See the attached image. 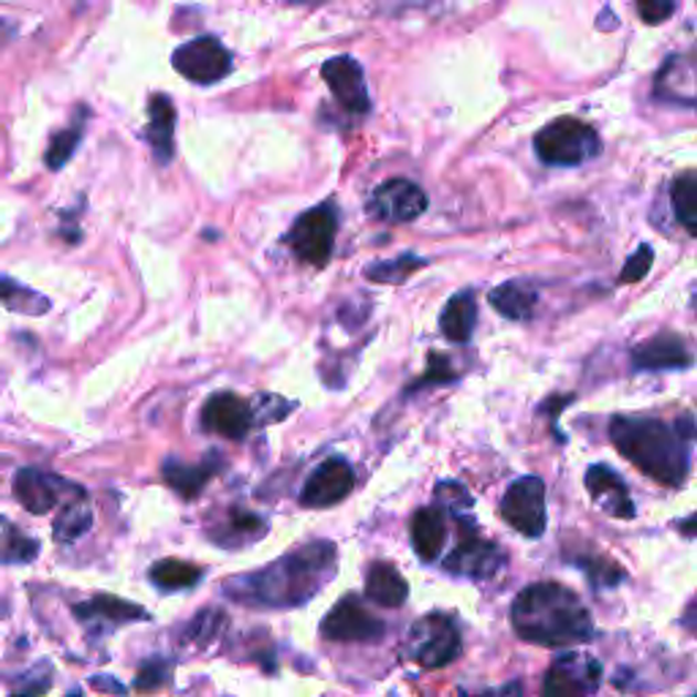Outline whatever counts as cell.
<instances>
[{
  "label": "cell",
  "mask_w": 697,
  "mask_h": 697,
  "mask_svg": "<svg viewBox=\"0 0 697 697\" xmlns=\"http://www.w3.org/2000/svg\"><path fill=\"white\" fill-rule=\"evenodd\" d=\"M336 232H338V213L332 202L316 204L306 210L300 219L292 224L286 243H289L292 254L310 267H325L330 262L332 249H336Z\"/></svg>",
  "instance_id": "obj_5"
},
{
  "label": "cell",
  "mask_w": 697,
  "mask_h": 697,
  "mask_svg": "<svg viewBox=\"0 0 697 697\" xmlns=\"http://www.w3.org/2000/svg\"><path fill=\"white\" fill-rule=\"evenodd\" d=\"M85 113L80 115V120H74L72 126L63 128V131H57L55 137L50 139V148H46V167L50 169H63L68 163V158H72L74 154H77V145L82 139V131H85Z\"/></svg>",
  "instance_id": "obj_31"
},
{
  "label": "cell",
  "mask_w": 697,
  "mask_h": 697,
  "mask_svg": "<svg viewBox=\"0 0 697 697\" xmlns=\"http://www.w3.org/2000/svg\"><path fill=\"white\" fill-rule=\"evenodd\" d=\"M172 66L180 77L197 85H213L232 72V55L215 36H199L175 50Z\"/></svg>",
  "instance_id": "obj_8"
},
{
  "label": "cell",
  "mask_w": 697,
  "mask_h": 697,
  "mask_svg": "<svg viewBox=\"0 0 697 697\" xmlns=\"http://www.w3.org/2000/svg\"><path fill=\"white\" fill-rule=\"evenodd\" d=\"M676 11V6L673 3H657V0H643V3H637V14L643 17V22H648V25H659V22H665L667 17Z\"/></svg>",
  "instance_id": "obj_39"
},
{
  "label": "cell",
  "mask_w": 697,
  "mask_h": 697,
  "mask_svg": "<svg viewBox=\"0 0 697 697\" xmlns=\"http://www.w3.org/2000/svg\"><path fill=\"white\" fill-rule=\"evenodd\" d=\"M427 210V197L418 183L403 178H392L373 189L371 202H368V213L388 224H409V221L420 219Z\"/></svg>",
  "instance_id": "obj_9"
},
{
  "label": "cell",
  "mask_w": 697,
  "mask_h": 697,
  "mask_svg": "<svg viewBox=\"0 0 697 697\" xmlns=\"http://www.w3.org/2000/svg\"><path fill=\"white\" fill-rule=\"evenodd\" d=\"M150 581L161 591H183L202 581V570L189 561L163 559L150 567Z\"/></svg>",
  "instance_id": "obj_26"
},
{
  "label": "cell",
  "mask_w": 697,
  "mask_h": 697,
  "mask_svg": "<svg viewBox=\"0 0 697 697\" xmlns=\"http://www.w3.org/2000/svg\"><path fill=\"white\" fill-rule=\"evenodd\" d=\"M583 570L589 572L591 581H594L596 585H616L624 581V570H621L616 561L591 559V561H583Z\"/></svg>",
  "instance_id": "obj_37"
},
{
  "label": "cell",
  "mask_w": 697,
  "mask_h": 697,
  "mask_svg": "<svg viewBox=\"0 0 697 697\" xmlns=\"http://www.w3.org/2000/svg\"><path fill=\"white\" fill-rule=\"evenodd\" d=\"M436 501L442 504V507H447L453 515L464 513V509L472 507V496H468V490L458 483L436 485Z\"/></svg>",
  "instance_id": "obj_35"
},
{
  "label": "cell",
  "mask_w": 697,
  "mask_h": 697,
  "mask_svg": "<svg viewBox=\"0 0 697 697\" xmlns=\"http://www.w3.org/2000/svg\"><path fill=\"white\" fill-rule=\"evenodd\" d=\"M548 490L537 477H520L507 488L501 499V518L524 537H542L548 526Z\"/></svg>",
  "instance_id": "obj_7"
},
{
  "label": "cell",
  "mask_w": 697,
  "mask_h": 697,
  "mask_svg": "<svg viewBox=\"0 0 697 697\" xmlns=\"http://www.w3.org/2000/svg\"><path fill=\"white\" fill-rule=\"evenodd\" d=\"M477 697H524V684L513 682V684H507V687L490 689V693H483V695H477Z\"/></svg>",
  "instance_id": "obj_41"
},
{
  "label": "cell",
  "mask_w": 697,
  "mask_h": 697,
  "mask_svg": "<svg viewBox=\"0 0 697 697\" xmlns=\"http://www.w3.org/2000/svg\"><path fill=\"white\" fill-rule=\"evenodd\" d=\"M366 594L368 600H373L382 608H401L409 596V585L395 567L377 561V564H371V570H368Z\"/></svg>",
  "instance_id": "obj_21"
},
{
  "label": "cell",
  "mask_w": 697,
  "mask_h": 697,
  "mask_svg": "<svg viewBox=\"0 0 697 697\" xmlns=\"http://www.w3.org/2000/svg\"><path fill=\"white\" fill-rule=\"evenodd\" d=\"M338 570L332 542H308L262 570L224 583V594L254 608H297L314 600Z\"/></svg>",
  "instance_id": "obj_1"
},
{
  "label": "cell",
  "mask_w": 697,
  "mask_h": 697,
  "mask_svg": "<svg viewBox=\"0 0 697 697\" xmlns=\"http://www.w3.org/2000/svg\"><path fill=\"white\" fill-rule=\"evenodd\" d=\"M91 526H93L91 504H87L85 499H80V501L74 499V501L63 504V509L55 518V529H52V535H55L57 542H74V540H80L82 535H87Z\"/></svg>",
  "instance_id": "obj_29"
},
{
  "label": "cell",
  "mask_w": 697,
  "mask_h": 697,
  "mask_svg": "<svg viewBox=\"0 0 697 697\" xmlns=\"http://www.w3.org/2000/svg\"><path fill=\"white\" fill-rule=\"evenodd\" d=\"M509 619L518 637L548 648L585 643L594 635L589 608L575 591L561 583H535L520 591Z\"/></svg>",
  "instance_id": "obj_2"
},
{
  "label": "cell",
  "mask_w": 697,
  "mask_h": 697,
  "mask_svg": "<svg viewBox=\"0 0 697 697\" xmlns=\"http://www.w3.org/2000/svg\"><path fill=\"white\" fill-rule=\"evenodd\" d=\"M602 678L600 662L589 654H567L550 665L545 676V697H583L596 693Z\"/></svg>",
  "instance_id": "obj_10"
},
{
  "label": "cell",
  "mask_w": 697,
  "mask_h": 697,
  "mask_svg": "<svg viewBox=\"0 0 697 697\" xmlns=\"http://www.w3.org/2000/svg\"><path fill=\"white\" fill-rule=\"evenodd\" d=\"M63 490H80L77 485L66 483L55 474L39 472V468H22L14 479V494L22 507L33 515H44L61 501Z\"/></svg>",
  "instance_id": "obj_17"
},
{
  "label": "cell",
  "mask_w": 697,
  "mask_h": 697,
  "mask_svg": "<svg viewBox=\"0 0 697 697\" xmlns=\"http://www.w3.org/2000/svg\"><path fill=\"white\" fill-rule=\"evenodd\" d=\"M321 635L338 643H371L384 635V624L373 613H368L355 596H347L321 621Z\"/></svg>",
  "instance_id": "obj_11"
},
{
  "label": "cell",
  "mask_w": 697,
  "mask_h": 697,
  "mask_svg": "<svg viewBox=\"0 0 697 697\" xmlns=\"http://www.w3.org/2000/svg\"><path fill=\"white\" fill-rule=\"evenodd\" d=\"M447 542V524L444 513L436 507H423L412 518V545L423 561H436Z\"/></svg>",
  "instance_id": "obj_20"
},
{
  "label": "cell",
  "mask_w": 697,
  "mask_h": 697,
  "mask_svg": "<svg viewBox=\"0 0 697 697\" xmlns=\"http://www.w3.org/2000/svg\"><path fill=\"white\" fill-rule=\"evenodd\" d=\"M504 550L496 548L494 542L483 540L472 526L464 524V535L461 542L455 545L453 553L444 559V570L453 575L464 578H490L504 567Z\"/></svg>",
  "instance_id": "obj_12"
},
{
  "label": "cell",
  "mask_w": 697,
  "mask_h": 697,
  "mask_svg": "<svg viewBox=\"0 0 697 697\" xmlns=\"http://www.w3.org/2000/svg\"><path fill=\"white\" fill-rule=\"evenodd\" d=\"M488 300H490V306L499 310L501 316H507V319L526 321V319H531V314H535L537 292L531 289L529 284H524V281H509V284H501V286H496V289H490Z\"/></svg>",
  "instance_id": "obj_23"
},
{
  "label": "cell",
  "mask_w": 697,
  "mask_h": 697,
  "mask_svg": "<svg viewBox=\"0 0 697 697\" xmlns=\"http://www.w3.org/2000/svg\"><path fill=\"white\" fill-rule=\"evenodd\" d=\"M684 626H687V630H693L697 635V600L687 608V613H684Z\"/></svg>",
  "instance_id": "obj_42"
},
{
  "label": "cell",
  "mask_w": 697,
  "mask_h": 697,
  "mask_svg": "<svg viewBox=\"0 0 697 697\" xmlns=\"http://www.w3.org/2000/svg\"><path fill=\"white\" fill-rule=\"evenodd\" d=\"M427 262L420 260V256L414 254H406V256H398V260H390V262H377V265H371L366 271V275L371 281H379V284H403V281L409 278L414 271H420V267H425Z\"/></svg>",
  "instance_id": "obj_32"
},
{
  "label": "cell",
  "mask_w": 697,
  "mask_h": 697,
  "mask_svg": "<svg viewBox=\"0 0 697 697\" xmlns=\"http://www.w3.org/2000/svg\"><path fill=\"white\" fill-rule=\"evenodd\" d=\"M163 665H167V662H148V665H142V670H139L134 687L145 689V693H148V689L161 687L163 678H167V673H169V667H163Z\"/></svg>",
  "instance_id": "obj_38"
},
{
  "label": "cell",
  "mask_w": 697,
  "mask_h": 697,
  "mask_svg": "<svg viewBox=\"0 0 697 697\" xmlns=\"http://www.w3.org/2000/svg\"><path fill=\"white\" fill-rule=\"evenodd\" d=\"M267 535V524L260 518V515H251V513H234L219 529L210 531L213 542H219V548H240V545H249L260 537Z\"/></svg>",
  "instance_id": "obj_25"
},
{
  "label": "cell",
  "mask_w": 697,
  "mask_h": 697,
  "mask_svg": "<svg viewBox=\"0 0 697 697\" xmlns=\"http://www.w3.org/2000/svg\"><path fill=\"white\" fill-rule=\"evenodd\" d=\"M406 657L427 667V670L450 665V662L461 657L458 626L453 624V619L442 616V613H431V616L420 619L409 632Z\"/></svg>",
  "instance_id": "obj_6"
},
{
  "label": "cell",
  "mask_w": 697,
  "mask_h": 697,
  "mask_svg": "<svg viewBox=\"0 0 697 697\" xmlns=\"http://www.w3.org/2000/svg\"><path fill=\"white\" fill-rule=\"evenodd\" d=\"M632 366L637 371H678V368L693 366V355L684 347L682 338L665 332L632 349Z\"/></svg>",
  "instance_id": "obj_18"
},
{
  "label": "cell",
  "mask_w": 697,
  "mask_h": 697,
  "mask_svg": "<svg viewBox=\"0 0 697 697\" xmlns=\"http://www.w3.org/2000/svg\"><path fill=\"white\" fill-rule=\"evenodd\" d=\"M68 697H82V693H72Z\"/></svg>",
  "instance_id": "obj_44"
},
{
  "label": "cell",
  "mask_w": 697,
  "mask_h": 697,
  "mask_svg": "<svg viewBox=\"0 0 697 697\" xmlns=\"http://www.w3.org/2000/svg\"><path fill=\"white\" fill-rule=\"evenodd\" d=\"M453 377L455 373H450V362L444 360V357L431 355V368H427L423 384L425 382H447V379H453Z\"/></svg>",
  "instance_id": "obj_40"
},
{
  "label": "cell",
  "mask_w": 697,
  "mask_h": 697,
  "mask_svg": "<svg viewBox=\"0 0 697 697\" xmlns=\"http://www.w3.org/2000/svg\"><path fill=\"white\" fill-rule=\"evenodd\" d=\"M474 325H477V303H474L472 292L450 297V303L442 310V319H439L444 338L453 344H466L472 338Z\"/></svg>",
  "instance_id": "obj_22"
},
{
  "label": "cell",
  "mask_w": 697,
  "mask_h": 697,
  "mask_svg": "<svg viewBox=\"0 0 697 697\" xmlns=\"http://www.w3.org/2000/svg\"><path fill=\"white\" fill-rule=\"evenodd\" d=\"M0 28H3V25H0Z\"/></svg>",
  "instance_id": "obj_46"
},
{
  "label": "cell",
  "mask_w": 697,
  "mask_h": 697,
  "mask_svg": "<svg viewBox=\"0 0 697 697\" xmlns=\"http://www.w3.org/2000/svg\"><path fill=\"white\" fill-rule=\"evenodd\" d=\"M36 556L39 542L22 535V531L9 529L3 535V540H0V561H6V564H28V561H33Z\"/></svg>",
  "instance_id": "obj_33"
},
{
  "label": "cell",
  "mask_w": 697,
  "mask_h": 697,
  "mask_svg": "<svg viewBox=\"0 0 697 697\" xmlns=\"http://www.w3.org/2000/svg\"><path fill=\"white\" fill-rule=\"evenodd\" d=\"M175 104L172 98L158 93L148 104V126H145V139L154 148L158 163H169L175 156Z\"/></svg>",
  "instance_id": "obj_19"
},
{
  "label": "cell",
  "mask_w": 697,
  "mask_h": 697,
  "mask_svg": "<svg viewBox=\"0 0 697 697\" xmlns=\"http://www.w3.org/2000/svg\"><path fill=\"white\" fill-rule=\"evenodd\" d=\"M600 134L578 117H559L540 128L535 137L537 156L553 167H578V163L600 156Z\"/></svg>",
  "instance_id": "obj_4"
},
{
  "label": "cell",
  "mask_w": 697,
  "mask_h": 697,
  "mask_svg": "<svg viewBox=\"0 0 697 697\" xmlns=\"http://www.w3.org/2000/svg\"><path fill=\"white\" fill-rule=\"evenodd\" d=\"M355 490V472L344 458H327L303 485L300 504L308 509L336 507Z\"/></svg>",
  "instance_id": "obj_14"
},
{
  "label": "cell",
  "mask_w": 697,
  "mask_h": 697,
  "mask_svg": "<svg viewBox=\"0 0 697 697\" xmlns=\"http://www.w3.org/2000/svg\"><path fill=\"white\" fill-rule=\"evenodd\" d=\"M678 531H682V535H687V537H697V515L682 520V524H678Z\"/></svg>",
  "instance_id": "obj_43"
},
{
  "label": "cell",
  "mask_w": 697,
  "mask_h": 697,
  "mask_svg": "<svg viewBox=\"0 0 697 697\" xmlns=\"http://www.w3.org/2000/svg\"><path fill=\"white\" fill-rule=\"evenodd\" d=\"M74 613L82 621H113V624H128V621H139V619H148L145 608L134 605V602L120 600V596H109V594H98L93 600L82 602V605L74 608Z\"/></svg>",
  "instance_id": "obj_24"
},
{
  "label": "cell",
  "mask_w": 697,
  "mask_h": 697,
  "mask_svg": "<svg viewBox=\"0 0 697 697\" xmlns=\"http://www.w3.org/2000/svg\"><path fill=\"white\" fill-rule=\"evenodd\" d=\"M654 265V251L648 249V245H641V249L635 251V254L630 256V262L624 265V271H621V284H635V281L646 278V273L652 271Z\"/></svg>",
  "instance_id": "obj_34"
},
{
  "label": "cell",
  "mask_w": 697,
  "mask_h": 697,
  "mask_svg": "<svg viewBox=\"0 0 697 697\" xmlns=\"http://www.w3.org/2000/svg\"><path fill=\"white\" fill-rule=\"evenodd\" d=\"M670 199L678 224L697 237V175H682L673 180Z\"/></svg>",
  "instance_id": "obj_30"
},
{
  "label": "cell",
  "mask_w": 697,
  "mask_h": 697,
  "mask_svg": "<svg viewBox=\"0 0 697 697\" xmlns=\"http://www.w3.org/2000/svg\"><path fill=\"white\" fill-rule=\"evenodd\" d=\"M210 477H213V468L208 464L186 466L178 464V461H167V464H163V483H167L175 494L186 496V499L199 496V490L210 483Z\"/></svg>",
  "instance_id": "obj_28"
},
{
  "label": "cell",
  "mask_w": 697,
  "mask_h": 697,
  "mask_svg": "<svg viewBox=\"0 0 697 697\" xmlns=\"http://www.w3.org/2000/svg\"><path fill=\"white\" fill-rule=\"evenodd\" d=\"M221 621H224V616H221L219 611H202L194 621H191L189 637L194 643H199V646H204V643H210L215 637Z\"/></svg>",
  "instance_id": "obj_36"
},
{
  "label": "cell",
  "mask_w": 697,
  "mask_h": 697,
  "mask_svg": "<svg viewBox=\"0 0 697 697\" xmlns=\"http://www.w3.org/2000/svg\"><path fill=\"white\" fill-rule=\"evenodd\" d=\"M202 425L210 433H219V436L240 442L256 425V412L249 401H243L234 392H215L204 403Z\"/></svg>",
  "instance_id": "obj_15"
},
{
  "label": "cell",
  "mask_w": 697,
  "mask_h": 697,
  "mask_svg": "<svg viewBox=\"0 0 697 697\" xmlns=\"http://www.w3.org/2000/svg\"><path fill=\"white\" fill-rule=\"evenodd\" d=\"M321 80L327 82L330 93L336 96V102L351 115H366L371 109V98H368L366 87V74L362 66L349 55L330 57V61L321 66Z\"/></svg>",
  "instance_id": "obj_13"
},
{
  "label": "cell",
  "mask_w": 697,
  "mask_h": 697,
  "mask_svg": "<svg viewBox=\"0 0 697 697\" xmlns=\"http://www.w3.org/2000/svg\"><path fill=\"white\" fill-rule=\"evenodd\" d=\"M20 697H25V695H20Z\"/></svg>",
  "instance_id": "obj_45"
},
{
  "label": "cell",
  "mask_w": 697,
  "mask_h": 697,
  "mask_svg": "<svg viewBox=\"0 0 697 697\" xmlns=\"http://www.w3.org/2000/svg\"><path fill=\"white\" fill-rule=\"evenodd\" d=\"M697 436V427L689 418L682 423L667 425L652 418H613L611 442L630 461L641 468L646 477L657 479L659 485H678L687 479L689 455L687 439Z\"/></svg>",
  "instance_id": "obj_3"
},
{
  "label": "cell",
  "mask_w": 697,
  "mask_h": 697,
  "mask_svg": "<svg viewBox=\"0 0 697 697\" xmlns=\"http://www.w3.org/2000/svg\"><path fill=\"white\" fill-rule=\"evenodd\" d=\"M585 490H589V496L594 499L596 507L605 515H611V518H635L637 509L635 504H632L630 490H626L624 479H621L613 468L600 464L589 466V472H585Z\"/></svg>",
  "instance_id": "obj_16"
},
{
  "label": "cell",
  "mask_w": 697,
  "mask_h": 697,
  "mask_svg": "<svg viewBox=\"0 0 697 697\" xmlns=\"http://www.w3.org/2000/svg\"><path fill=\"white\" fill-rule=\"evenodd\" d=\"M0 306L22 316H44L50 310V300L39 295L36 289H28L20 281H11L0 275Z\"/></svg>",
  "instance_id": "obj_27"
}]
</instances>
